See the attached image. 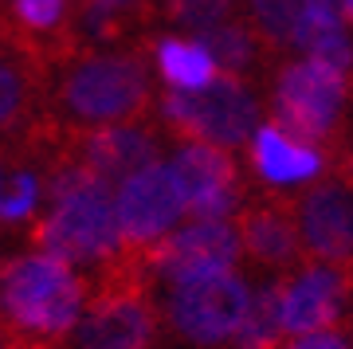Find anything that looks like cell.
<instances>
[{
  "label": "cell",
  "mask_w": 353,
  "mask_h": 349,
  "mask_svg": "<svg viewBox=\"0 0 353 349\" xmlns=\"http://www.w3.org/2000/svg\"><path fill=\"white\" fill-rule=\"evenodd\" d=\"M39 204V181L32 173H16L8 192H4V204H0V220H24V216L36 212Z\"/></svg>",
  "instance_id": "22"
},
{
  "label": "cell",
  "mask_w": 353,
  "mask_h": 349,
  "mask_svg": "<svg viewBox=\"0 0 353 349\" xmlns=\"http://www.w3.org/2000/svg\"><path fill=\"white\" fill-rule=\"evenodd\" d=\"M173 173L181 181L185 204L196 220H228L232 208L240 204L236 188V165L220 146L208 141H189L173 153Z\"/></svg>",
  "instance_id": "9"
},
{
  "label": "cell",
  "mask_w": 353,
  "mask_h": 349,
  "mask_svg": "<svg viewBox=\"0 0 353 349\" xmlns=\"http://www.w3.org/2000/svg\"><path fill=\"white\" fill-rule=\"evenodd\" d=\"M118 200L110 181L87 165H67L51 181V212L36 228V248L67 263H99L122 248Z\"/></svg>",
  "instance_id": "1"
},
{
  "label": "cell",
  "mask_w": 353,
  "mask_h": 349,
  "mask_svg": "<svg viewBox=\"0 0 353 349\" xmlns=\"http://www.w3.org/2000/svg\"><path fill=\"white\" fill-rule=\"evenodd\" d=\"M161 110L173 130L189 134L192 141L220 146V150L248 141L259 122L255 94L236 75H216L201 90H169Z\"/></svg>",
  "instance_id": "4"
},
{
  "label": "cell",
  "mask_w": 353,
  "mask_h": 349,
  "mask_svg": "<svg viewBox=\"0 0 353 349\" xmlns=\"http://www.w3.org/2000/svg\"><path fill=\"white\" fill-rule=\"evenodd\" d=\"M252 295L255 290H248V283L236 271L201 275L189 283H176L173 299H169V318L196 346H220L240 334Z\"/></svg>",
  "instance_id": "6"
},
{
  "label": "cell",
  "mask_w": 353,
  "mask_h": 349,
  "mask_svg": "<svg viewBox=\"0 0 353 349\" xmlns=\"http://www.w3.org/2000/svg\"><path fill=\"white\" fill-rule=\"evenodd\" d=\"M306 251L326 263L353 259V197L341 185H322L299 208Z\"/></svg>",
  "instance_id": "12"
},
{
  "label": "cell",
  "mask_w": 353,
  "mask_h": 349,
  "mask_svg": "<svg viewBox=\"0 0 353 349\" xmlns=\"http://www.w3.org/2000/svg\"><path fill=\"white\" fill-rule=\"evenodd\" d=\"M0 310L16 337L59 341L83 318V283L67 259L32 251L0 267Z\"/></svg>",
  "instance_id": "2"
},
{
  "label": "cell",
  "mask_w": 353,
  "mask_h": 349,
  "mask_svg": "<svg viewBox=\"0 0 353 349\" xmlns=\"http://www.w3.org/2000/svg\"><path fill=\"white\" fill-rule=\"evenodd\" d=\"M252 161L267 185H299L322 173V153L303 141V137L287 134L279 122L263 126L252 141Z\"/></svg>",
  "instance_id": "14"
},
{
  "label": "cell",
  "mask_w": 353,
  "mask_h": 349,
  "mask_svg": "<svg viewBox=\"0 0 353 349\" xmlns=\"http://www.w3.org/2000/svg\"><path fill=\"white\" fill-rule=\"evenodd\" d=\"M75 349H145L153 341V310L138 290L110 287L87 306L71 330Z\"/></svg>",
  "instance_id": "10"
},
{
  "label": "cell",
  "mask_w": 353,
  "mask_h": 349,
  "mask_svg": "<svg viewBox=\"0 0 353 349\" xmlns=\"http://www.w3.org/2000/svg\"><path fill=\"white\" fill-rule=\"evenodd\" d=\"M63 8H67V0H12L16 20L28 32H51L63 20Z\"/></svg>",
  "instance_id": "24"
},
{
  "label": "cell",
  "mask_w": 353,
  "mask_h": 349,
  "mask_svg": "<svg viewBox=\"0 0 353 349\" xmlns=\"http://www.w3.org/2000/svg\"><path fill=\"white\" fill-rule=\"evenodd\" d=\"M243 239L228 220H192V224L176 228L173 236L150 248L153 271L173 279V283H189L201 275L232 271V263L240 259Z\"/></svg>",
  "instance_id": "8"
},
{
  "label": "cell",
  "mask_w": 353,
  "mask_h": 349,
  "mask_svg": "<svg viewBox=\"0 0 353 349\" xmlns=\"http://www.w3.org/2000/svg\"><path fill=\"white\" fill-rule=\"evenodd\" d=\"M287 334L283 330V299H279V287H259L252 295V306H248V318H243L240 334H236V346L240 349H275L279 337Z\"/></svg>",
  "instance_id": "17"
},
{
  "label": "cell",
  "mask_w": 353,
  "mask_h": 349,
  "mask_svg": "<svg viewBox=\"0 0 353 349\" xmlns=\"http://www.w3.org/2000/svg\"><path fill=\"white\" fill-rule=\"evenodd\" d=\"M287 349H350V341H345L341 334H334V330H318V334L294 337Z\"/></svg>",
  "instance_id": "25"
},
{
  "label": "cell",
  "mask_w": 353,
  "mask_h": 349,
  "mask_svg": "<svg viewBox=\"0 0 353 349\" xmlns=\"http://www.w3.org/2000/svg\"><path fill=\"white\" fill-rule=\"evenodd\" d=\"M345 295H350V279L338 267H306V271H299L290 283L279 287L283 330L290 337L330 330L338 322L341 306H345Z\"/></svg>",
  "instance_id": "11"
},
{
  "label": "cell",
  "mask_w": 353,
  "mask_h": 349,
  "mask_svg": "<svg viewBox=\"0 0 353 349\" xmlns=\"http://www.w3.org/2000/svg\"><path fill=\"white\" fill-rule=\"evenodd\" d=\"M150 102V79L134 55H90L63 79V106L79 122L118 126L138 118Z\"/></svg>",
  "instance_id": "3"
},
{
  "label": "cell",
  "mask_w": 353,
  "mask_h": 349,
  "mask_svg": "<svg viewBox=\"0 0 353 349\" xmlns=\"http://www.w3.org/2000/svg\"><path fill=\"white\" fill-rule=\"evenodd\" d=\"M252 8L259 16V28L275 43L294 39V28H299V16H303V0H252Z\"/></svg>",
  "instance_id": "20"
},
{
  "label": "cell",
  "mask_w": 353,
  "mask_h": 349,
  "mask_svg": "<svg viewBox=\"0 0 353 349\" xmlns=\"http://www.w3.org/2000/svg\"><path fill=\"white\" fill-rule=\"evenodd\" d=\"M157 67H161L165 83L173 90H201L220 75V67H216V59L208 55L201 39H176V36L157 43Z\"/></svg>",
  "instance_id": "16"
},
{
  "label": "cell",
  "mask_w": 353,
  "mask_h": 349,
  "mask_svg": "<svg viewBox=\"0 0 353 349\" xmlns=\"http://www.w3.org/2000/svg\"><path fill=\"white\" fill-rule=\"evenodd\" d=\"M79 161L94 169L102 181H126L130 173H138L145 165L157 161V146H153V137L138 126H99L94 134H87L83 141V157Z\"/></svg>",
  "instance_id": "13"
},
{
  "label": "cell",
  "mask_w": 353,
  "mask_h": 349,
  "mask_svg": "<svg viewBox=\"0 0 353 349\" xmlns=\"http://www.w3.org/2000/svg\"><path fill=\"white\" fill-rule=\"evenodd\" d=\"M341 12H345V16L353 20V0H341Z\"/></svg>",
  "instance_id": "26"
},
{
  "label": "cell",
  "mask_w": 353,
  "mask_h": 349,
  "mask_svg": "<svg viewBox=\"0 0 353 349\" xmlns=\"http://www.w3.org/2000/svg\"><path fill=\"white\" fill-rule=\"evenodd\" d=\"M24 99H28L24 75L16 71V63H8L0 55V126L16 122V114L24 110Z\"/></svg>",
  "instance_id": "23"
},
{
  "label": "cell",
  "mask_w": 353,
  "mask_h": 349,
  "mask_svg": "<svg viewBox=\"0 0 353 349\" xmlns=\"http://www.w3.org/2000/svg\"><path fill=\"white\" fill-rule=\"evenodd\" d=\"M0 204H4V197H0Z\"/></svg>",
  "instance_id": "27"
},
{
  "label": "cell",
  "mask_w": 353,
  "mask_h": 349,
  "mask_svg": "<svg viewBox=\"0 0 353 349\" xmlns=\"http://www.w3.org/2000/svg\"><path fill=\"white\" fill-rule=\"evenodd\" d=\"M196 39L208 48V55L216 59V67H224V71H240V67H248V63H252V36H248L240 24H228V20H220V24L201 28V32H196Z\"/></svg>",
  "instance_id": "18"
},
{
  "label": "cell",
  "mask_w": 353,
  "mask_h": 349,
  "mask_svg": "<svg viewBox=\"0 0 353 349\" xmlns=\"http://www.w3.org/2000/svg\"><path fill=\"white\" fill-rule=\"evenodd\" d=\"M169 4V16H173L176 24L192 28V32H201L208 24H220L232 8V0H165Z\"/></svg>",
  "instance_id": "21"
},
{
  "label": "cell",
  "mask_w": 353,
  "mask_h": 349,
  "mask_svg": "<svg viewBox=\"0 0 353 349\" xmlns=\"http://www.w3.org/2000/svg\"><path fill=\"white\" fill-rule=\"evenodd\" d=\"M299 228L303 224H294L287 208L263 204V208H252L243 216L240 239L259 263H290L299 255Z\"/></svg>",
  "instance_id": "15"
},
{
  "label": "cell",
  "mask_w": 353,
  "mask_h": 349,
  "mask_svg": "<svg viewBox=\"0 0 353 349\" xmlns=\"http://www.w3.org/2000/svg\"><path fill=\"white\" fill-rule=\"evenodd\" d=\"M341 106H345V71L330 63H290L275 83V122L310 146L334 134Z\"/></svg>",
  "instance_id": "5"
},
{
  "label": "cell",
  "mask_w": 353,
  "mask_h": 349,
  "mask_svg": "<svg viewBox=\"0 0 353 349\" xmlns=\"http://www.w3.org/2000/svg\"><path fill=\"white\" fill-rule=\"evenodd\" d=\"M299 48L318 63H330V67H338V71H350L353 67V43L350 36L341 32V24L334 28H318V32H306L303 39H294Z\"/></svg>",
  "instance_id": "19"
},
{
  "label": "cell",
  "mask_w": 353,
  "mask_h": 349,
  "mask_svg": "<svg viewBox=\"0 0 353 349\" xmlns=\"http://www.w3.org/2000/svg\"><path fill=\"white\" fill-rule=\"evenodd\" d=\"M114 200H118L122 239H126L130 248H153V243H161L173 232L176 220L189 212L173 165H161V161L130 173L118 185Z\"/></svg>",
  "instance_id": "7"
}]
</instances>
